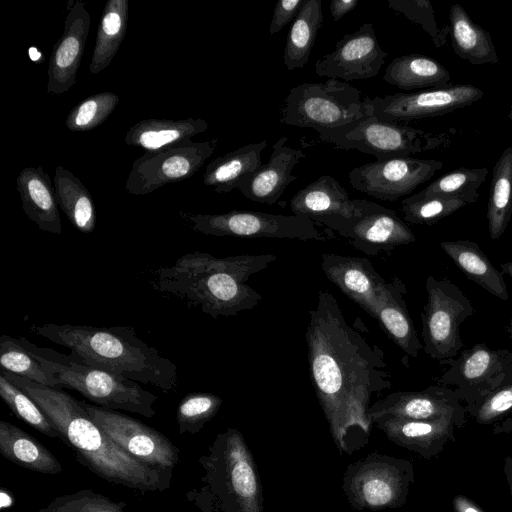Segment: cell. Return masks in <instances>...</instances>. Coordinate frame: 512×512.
<instances>
[{
    "mask_svg": "<svg viewBox=\"0 0 512 512\" xmlns=\"http://www.w3.org/2000/svg\"><path fill=\"white\" fill-rule=\"evenodd\" d=\"M307 358L315 394L341 451L351 452V438H366L367 412L374 396L391 387L383 351L346 321L337 299L321 290L309 310Z\"/></svg>",
    "mask_w": 512,
    "mask_h": 512,
    "instance_id": "1",
    "label": "cell"
},
{
    "mask_svg": "<svg viewBox=\"0 0 512 512\" xmlns=\"http://www.w3.org/2000/svg\"><path fill=\"white\" fill-rule=\"evenodd\" d=\"M42 409L60 440L77 460L103 480L142 492L164 491L171 477L134 459L94 422L78 401L62 389L35 383L8 371L1 372Z\"/></svg>",
    "mask_w": 512,
    "mask_h": 512,
    "instance_id": "2",
    "label": "cell"
},
{
    "mask_svg": "<svg viewBox=\"0 0 512 512\" xmlns=\"http://www.w3.org/2000/svg\"><path fill=\"white\" fill-rule=\"evenodd\" d=\"M275 260L273 254L216 258L206 252H192L172 266L158 268L154 285L160 292L199 307L212 318L236 316L261 301V294L246 281Z\"/></svg>",
    "mask_w": 512,
    "mask_h": 512,
    "instance_id": "3",
    "label": "cell"
},
{
    "mask_svg": "<svg viewBox=\"0 0 512 512\" xmlns=\"http://www.w3.org/2000/svg\"><path fill=\"white\" fill-rule=\"evenodd\" d=\"M31 330L68 348L81 364L150 384L165 393L178 387L176 364L140 339L132 327L46 323L33 325Z\"/></svg>",
    "mask_w": 512,
    "mask_h": 512,
    "instance_id": "4",
    "label": "cell"
},
{
    "mask_svg": "<svg viewBox=\"0 0 512 512\" xmlns=\"http://www.w3.org/2000/svg\"><path fill=\"white\" fill-rule=\"evenodd\" d=\"M199 463L204 474L187 502L201 512H262L259 477L238 430L219 433Z\"/></svg>",
    "mask_w": 512,
    "mask_h": 512,
    "instance_id": "5",
    "label": "cell"
},
{
    "mask_svg": "<svg viewBox=\"0 0 512 512\" xmlns=\"http://www.w3.org/2000/svg\"><path fill=\"white\" fill-rule=\"evenodd\" d=\"M19 341L33 352L45 370L57 378L61 388L75 390L102 408L125 410L147 418L156 415L154 404L158 396L138 382L81 364L71 356L51 349L38 348L25 338Z\"/></svg>",
    "mask_w": 512,
    "mask_h": 512,
    "instance_id": "6",
    "label": "cell"
},
{
    "mask_svg": "<svg viewBox=\"0 0 512 512\" xmlns=\"http://www.w3.org/2000/svg\"><path fill=\"white\" fill-rule=\"evenodd\" d=\"M367 116L360 90L347 82L328 79L291 88L281 109L280 122L316 131L339 128Z\"/></svg>",
    "mask_w": 512,
    "mask_h": 512,
    "instance_id": "7",
    "label": "cell"
},
{
    "mask_svg": "<svg viewBox=\"0 0 512 512\" xmlns=\"http://www.w3.org/2000/svg\"><path fill=\"white\" fill-rule=\"evenodd\" d=\"M427 302L421 312L424 352L441 363L455 358L463 349L460 325L475 314L464 292L447 278L429 275L425 282Z\"/></svg>",
    "mask_w": 512,
    "mask_h": 512,
    "instance_id": "8",
    "label": "cell"
},
{
    "mask_svg": "<svg viewBox=\"0 0 512 512\" xmlns=\"http://www.w3.org/2000/svg\"><path fill=\"white\" fill-rule=\"evenodd\" d=\"M316 131L321 141L339 149L373 155L377 161L409 157L435 144L434 139L420 129L375 116L363 117L339 128Z\"/></svg>",
    "mask_w": 512,
    "mask_h": 512,
    "instance_id": "9",
    "label": "cell"
},
{
    "mask_svg": "<svg viewBox=\"0 0 512 512\" xmlns=\"http://www.w3.org/2000/svg\"><path fill=\"white\" fill-rule=\"evenodd\" d=\"M414 475L409 460L371 454L347 469L343 489L355 508H395L406 502Z\"/></svg>",
    "mask_w": 512,
    "mask_h": 512,
    "instance_id": "10",
    "label": "cell"
},
{
    "mask_svg": "<svg viewBox=\"0 0 512 512\" xmlns=\"http://www.w3.org/2000/svg\"><path fill=\"white\" fill-rule=\"evenodd\" d=\"M187 219L196 232L209 236L242 238H280L327 240L334 235L320 224L298 215H279L259 211L232 210L223 214H192Z\"/></svg>",
    "mask_w": 512,
    "mask_h": 512,
    "instance_id": "11",
    "label": "cell"
},
{
    "mask_svg": "<svg viewBox=\"0 0 512 512\" xmlns=\"http://www.w3.org/2000/svg\"><path fill=\"white\" fill-rule=\"evenodd\" d=\"M457 356L442 363L447 364L448 368L438 383L452 388L465 404V409L512 384V351L506 348L492 349L484 343H477L462 349Z\"/></svg>",
    "mask_w": 512,
    "mask_h": 512,
    "instance_id": "12",
    "label": "cell"
},
{
    "mask_svg": "<svg viewBox=\"0 0 512 512\" xmlns=\"http://www.w3.org/2000/svg\"><path fill=\"white\" fill-rule=\"evenodd\" d=\"M94 422L113 442L139 462L171 477L179 449L158 430L140 420L81 401Z\"/></svg>",
    "mask_w": 512,
    "mask_h": 512,
    "instance_id": "13",
    "label": "cell"
},
{
    "mask_svg": "<svg viewBox=\"0 0 512 512\" xmlns=\"http://www.w3.org/2000/svg\"><path fill=\"white\" fill-rule=\"evenodd\" d=\"M218 140H192L160 151L146 152L134 160L125 190L136 196L154 192L164 185L191 178L214 153Z\"/></svg>",
    "mask_w": 512,
    "mask_h": 512,
    "instance_id": "14",
    "label": "cell"
},
{
    "mask_svg": "<svg viewBox=\"0 0 512 512\" xmlns=\"http://www.w3.org/2000/svg\"><path fill=\"white\" fill-rule=\"evenodd\" d=\"M483 95L484 92L474 85L452 84L445 88L414 93L365 97L363 103L369 116L406 123L451 113L472 105Z\"/></svg>",
    "mask_w": 512,
    "mask_h": 512,
    "instance_id": "15",
    "label": "cell"
},
{
    "mask_svg": "<svg viewBox=\"0 0 512 512\" xmlns=\"http://www.w3.org/2000/svg\"><path fill=\"white\" fill-rule=\"evenodd\" d=\"M443 167L435 159L411 156L374 161L353 168L348 173L352 188L384 201H396L427 182Z\"/></svg>",
    "mask_w": 512,
    "mask_h": 512,
    "instance_id": "16",
    "label": "cell"
},
{
    "mask_svg": "<svg viewBox=\"0 0 512 512\" xmlns=\"http://www.w3.org/2000/svg\"><path fill=\"white\" fill-rule=\"evenodd\" d=\"M368 418L392 416L410 420L446 421L458 429L467 423L465 406L454 390L442 385L429 386L420 391H398L374 402L368 409Z\"/></svg>",
    "mask_w": 512,
    "mask_h": 512,
    "instance_id": "17",
    "label": "cell"
},
{
    "mask_svg": "<svg viewBox=\"0 0 512 512\" xmlns=\"http://www.w3.org/2000/svg\"><path fill=\"white\" fill-rule=\"evenodd\" d=\"M355 202V215L338 231L355 249L375 256L416 241L412 230L394 210L366 199Z\"/></svg>",
    "mask_w": 512,
    "mask_h": 512,
    "instance_id": "18",
    "label": "cell"
},
{
    "mask_svg": "<svg viewBox=\"0 0 512 512\" xmlns=\"http://www.w3.org/2000/svg\"><path fill=\"white\" fill-rule=\"evenodd\" d=\"M388 56L379 45L372 23L362 24L337 41L332 52L314 64L315 73L328 79L366 80L375 77Z\"/></svg>",
    "mask_w": 512,
    "mask_h": 512,
    "instance_id": "19",
    "label": "cell"
},
{
    "mask_svg": "<svg viewBox=\"0 0 512 512\" xmlns=\"http://www.w3.org/2000/svg\"><path fill=\"white\" fill-rule=\"evenodd\" d=\"M91 18L85 4L76 0L64 20L61 37L54 44L48 64L47 93L60 95L76 83Z\"/></svg>",
    "mask_w": 512,
    "mask_h": 512,
    "instance_id": "20",
    "label": "cell"
},
{
    "mask_svg": "<svg viewBox=\"0 0 512 512\" xmlns=\"http://www.w3.org/2000/svg\"><path fill=\"white\" fill-rule=\"evenodd\" d=\"M321 267L329 281L375 319L387 281L369 259L323 253Z\"/></svg>",
    "mask_w": 512,
    "mask_h": 512,
    "instance_id": "21",
    "label": "cell"
},
{
    "mask_svg": "<svg viewBox=\"0 0 512 512\" xmlns=\"http://www.w3.org/2000/svg\"><path fill=\"white\" fill-rule=\"evenodd\" d=\"M293 214L303 216L338 232L356 213L355 199L332 176L321 175L291 199Z\"/></svg>",
    "mask_w": 512,
    "mask_h": 512,
    "instance_id": "22",
    "label": "cell"
},
{
    "mask_svg": "<svg viewBox=\"0 0 512 512\" xmlns=\"http://www.w3.org/2000/svg\"><path fill=\"white\" fill-rule=\"evenodd\" d=\"M287 141L286 136L278 139L273 144L268 162L238 185L237 189L247 199L268 205L276 204L287 186L297 179L292 171L306 155L300 149L287 146Z\"/></svg>",
    "mask_w": 512,
    "mask_h": 512,
    "instance_id": "23",
    "label": "cell"
},
{
    "mask_svg": "<svg viewBox=\"0 0 512 512\" xmlns=\"http://www.w3.org/2000/svg\"><path fill=\"white\" fill-rule=\"evenodd\" d=\"M396 445L422 458L438 457L449 442H456L455 426L446 421H422L380 416L371 420Z\"/></svg>",
    "mask_w": 512,
    "mask_h": 512,
    "instance_id": "24",
    "label": "cell"
},
{
    "mask_svg": "<svg viewBox=\"0 0 512 512\" xmlns=\"http://www.w3.org/2000/svg\"><path fill=\"white\" fill-rule=\"evenodd\" d=\"M22 209L40 230L62 233L54 184L43 166L26 167L16 178Z\"/></svg>",
    "mask_w": 512,
    "mask_h": 512,
    "instance_id": "25",
    "label": "cell"
},
{
    "mask_svg": "<svg viewBox=\"0 0 512 512\" xmlns=\"http://www.w3.org/2000/svg\"><path fill=\"white\" fill-rule=\"evenodd\" d=\"M406 292L400 278L393 277L387 281L375 319L401 350L415 358L423 345L407 309Z\"/></svg>",
    "mask_w": 512,
    "mask_h": 512,
    "instance_id": "26",
    "label": "cell"
},
{
    "mask_svg": "<svg viewBox=\"0 0 512 512\" xmlns=\"http://www.w3.org/2000/svg\"><path fill=\"white\" fill-rule=\"evenodd\" d=\"M207 129L208 123L200 118L144 119L128 129L124 141L129 146L154 152L188 142Z\"/></svg>",
    "mask_w": 512,
    "mask_h": 512,
    "instance_id": "27",
    "label": "cell"
},
{
    "mask_svg": "<svg viewBox=\"0 0 512 512\" xmlns=\"http://www.w3.org/2000/svg\"><path fill=\"white\" fill-rule=\"evenodd\" d=\"M440 247L469 280L500 300H508L504 274L491 263L476 242L442 241Z\"/></svg>",
    "mask_w": 512,
    "mask_h": 512,
    "instance_id": "28",
    "label": "cell"
},
{
    "mask_svg": "<svg viewBox=\"0 0 512 512\" xmlns=\"http://www.w3.org/2000/svg\"><path fill=\"white\" fill-rule=\"evenodd\" d=\"M0 453L12 463L33 472L56 475L63 467L51 451L18 426L0 421Z\"/></svg>",
    "mask_w": 512,
    "mask_h": 512,
    "instance_id": "29",
    "label": "cell"
},
{
    "mask_svg": "<svg viewBox=\"0 0 512 512\" xmlns=\"http://www.w3.org/2000/svg\"><path fill=\"white\" fill-rule=\"evenodd\" d=\"M267 140L250 143L212 160L205 169L203 183L216 193H229L252 175L262 163Z\"/></svg>",
    "mask_w": 512,
    "mask_h": 512,
    "instance_id": "30",
    "label": "cell"
},
{
    "mask_svg": "<svg viewBox=\"0 0 512 512\" xmlns=\"http://www.w3.org/2000/svg\"><path fill=\"white\" fill-rule=\"evenodd\" d=\"M383 80L402 90L440 89L452 85L451 75L441 63L416 53L394 58L387 66Z\"/></svg>",
    "mask_w": 512,
    "mask_h": 512,
    "instance_id": "31",
    "label": "cell"
},
{
    "mask_svg": "<svg viewBox=\"0 0 512 512\" xmlns=\"http://www.w3.org/2000/svg\"><path fill=\"white\" fill-rule=\"evenodd\" d=\"M452 48L457 56L473 65L499 62L490 33L475 24L458 3L449 10Z\"/></svg>",
    "mask_w": 512,
    "mask_h": 512,
    "instance_id": "32",
    "label": "cell"
},
{
    "mask_svg": "<svg viewBox=\"0 0 512 512\" xmlns=\"http://www.w3.org/2000/svg\"><path fill=\"white\" fill-rule=\"evenodd\" d=\"M53 184L58 206L70 223L82 233H91L96 226V209L89 190L60 165L55 169Z\"/></svg>",
    "mask_w": 512,
    "mask_h": 512,
    "instance_id": "33",
    "label": "cell"
},
{
    "mask_svg": "<svg viewBox=\"0 0 512 512\" xmlns=\"http://www.w3.org/2000/svg\"><path fill=\"white\" fill-rule=\"evenodd\" d=\"M128 25V1L108 0L98 25L89 71L98 74L107 68L120 48Z\"/></svg>",
    "mask_w": 512,
    "mask_h": 512,
    "instance_id": "34",
    "label": "cell"
},
{
    "mask_svg": "<svg viewBox=\"0 0 512 512\" xmlns=\"http://www.w3.org/2000/svg\"><path fill=\"white\" fill-rule=\"evenodd\" d=\"M323 18L322 1L306 0L286 39L283 60L289 71L303 68L308 63Z\"/></svg>",
    "mask_w": 512,
    "mask_h": 512,
    "instance_id": "35",
    "label": "cell"
},
{
    "mask_svg": "<svg viewBox=\"0 0 512 512\" xmlns=\"http://www.w3.org/2000/svg\"><path fill=\"white\" fill-rule=\"evenodd\" d=\"M512 217V146L501 153L493 167L487 222L490 238L498 240Z\"/></svg>",
    "mask_w": 512,
    "mask_h": 512,
    "instance_id": "36",
    "label": "cell"
},
{
    "mask_svg": "<svg viewBox=\"0 0 512 512\" xmlns=\"http://www.w3.org/2000/svg\"><path fill=\"white\" fill-rule=\"evenodd\" d=\"M0 366L1 370L35 383L62 389L57 378L42 367L33 352L22 345L19 339L7 335L0 337Z\"/></svg>",
    "mask_w": 512,
    "mask_h": 512,
    "instance_id": "37",
    "label": "cell"
},
{
    "mask_svg": "<svg viewBox=\"0 0 512 512\" xmlns=\"http://www.w3.org/2000/svg\"><path fill=\"white\" fill-rule=\"evenodd\" d=\"M487 175L486 167H460L440 176L416 195L449 196L459 198L467 204L475 203L479 198L478 189L486 180Z\"/></svg>",
    "mask_w": 512,
    "mask_h": 512,
    "instance_id": "38",
    "label": "cell"
},
{
    "mask_svg": "<svg viewBox=\"0 0 512 512\" xmlns=\"http://www.w3.org/2000/svg\"><path fill=\"white\" fill-rule=\"evenodd\" d=\"M0 396L19 419L48 437L60 439L57 429L38 404L2 373H0Z\"/></svg>",
    "mask_w": 512,
    "mask_h": 512,
    "instance_id": "39",
    "label": "cell"
},
{
    "mask_svg": "<svg viewBox=\"0 0 512 512\" xmlns=\"http://www.w3.org/2000/svg\"><path fill=\"white\" fill-rule=\"evenodd\" d=\"M463 200L449 196H418L402 200L404 220L415 225H433L466 206Z\"/></svg>",
    "mask_w": 512,
    "mask_h": 512,
    "instance_id": "40",
    "label": "cell"
},
{
    "mask_svg": "<svg viewBox=\"0 0 512 512\" xmlns=\"http://www.w3.org/2000/svg\"><path fill=\"white\" fill-rule=\"evenodd\" d=\"M119 101V96L113 92L88 96L69 111L65 126L73 132L93 130L112 114Z\"/></svg>",
    "mask_w": 512,
    "mask_h": 512,
    "instance_id": "41",
    "label": "cell"
},
{
    "mask_svg": "<svg viewBox=\"0 0 512 512\" xmlns=\"http://www.w3.org/2000/svg\"><path fill=\"white\" fill-rule=\"evenodd\" d=\"M222 406V399L212 393L194 392L184 396L176 411L179 434H196Z\"/></svg>",
    "mask_w": 512,
    "mask_h": 512,
    "instance_id": "42",
    "label": "cell"
},
{
    "mask_svg": "<svg viewBox=\"0 0 512 512\" xmlns=\"http://www.w3.org/2000/svg\"><path fill=\"white\" fill-rule=\"evenodd\" d=\"M125 502H115L92 489L55 497L38 512H137L125 509Z\"/></svg>",
    "mask_w": 512,
    "mask_h": 512,
    "instance_id": "43",
    "label": "cell"
},
{
    "mask_svg": "<svg viewBox=\"0 0 512 512\" xmlns=\"http://www.w3.org/2000/svg\"><path fill=\"white\" fill-rule=\"evenodd\" d=\"M512 410V384L506 385L489 394L481 402L467 408V415L477 424L490 425L504 419Z\"/></svg>",
    "mask_w": 512,
    "mask_h": 512,
    "instance_id": "44",
    "label": "cell"
},
{
    "mask_svg": "<svg viewBox=\"0 0 512 512\" xmlns=\"http://www.w3.org/2000/svg\"><path fill=\"white\" fill-rule=\"evenodd\" d=\"M388 5L394 11L403 14L407 19L420 24L434 39H437L433 10L428 1L388 0Z\"/></svg>",
    "mask_w": 512,
    "mask_h": 512,
    "instance_id": "45",
    "label": "cell"
},
{
    "mask_svg": "<svg viewBox=\"0 0 512 512\" xmlns=\"http://www.w3.org/2000/svg\"><path fill=\"white\" fill-rule=\"evenodd\" d=\"M306 0H280L273 9L269 26L270 35L278 33L282 28L295 19Z\"/></svg>",
    "mask_w": 512,
    "mask_h": 512,
    "instance_id": "46",
    "label": "cell"
},
{
    "mask_svg": "<svg viewBox=\"0 0 512 512\" xmlns=\"http://www.w3.org/2000/svg\"><path fill=\"white\" fill-rule=\"evenodd\" d=\"M358 0H333L330 2L329 9L334 21L340 20L343 16L354 10L358 5Z\"/></svg>",
    "mask_w": 512,
    "mask_h": 512,
    "instance_id": "47",
    "label": "cell"
},
{
    "mask_svg": "<svg viewBox=\"0 0 512 512\" xmlns=\"http://www.w3.org/2000/svg\"><path fill=\"white\" fill-rule=\"evenodd\" d=\"M452 508L454 512H485L473 500L462 494L453 497Z\"/></svg>",
    "mask_w": 512,
    "mask_h": 512,
    "instance_id": "48",
    "label": "cell"
},
{
    "mask_svg": "<svg viewBox=\"0 0 512 512\" xmlns=\"http://www.w3.org/2000/svg\"><path fill=\"white\" fill-rule=\"evenodd\" d=\"M492 432L495 435L512 433V417H506L495 423L493 425Z\"/></svg>",
    "mask_w": 512,
    "mask_h": 512,
    "instance_id": "49",
    "label": "cell"
},
{
    "mask_svg": "<svg viewBox=\"0 0 512 512\" xmlns=\"http://www.w3.org/2000/svg\"><path fill=\"white\" fill-rule=\"evenodd\" d=\"M503 471L508 484L512 504V456H506L504 458Z\"/></svg>",
    "mask_w": 512,
    "mask_h": 512,
    "instance_id": "50",
    "label": "cell"
},
{
    "mask_svg": "<svg viewBox=\"0 0 512 512\" xmlns=\"http://www.w3.org/2000/svg\"><path fill=\"white\" fill-rule=\"evenodd\" d=\"M500 268L502 273L508 275L512 280V261L501 263Z\"/></svg>",
    "mask_w": 512,
    "mask_h": 512,
    "instance_id": "51",
    "label": "cell"
},
{
    "mask_svg": "<svg viewBox=\"0 0 512 512\" xmlns=\"http://www.w3.org/2000/svg\"><path fill=\"white\" fill-rule=\"evenodd\" d=\"M37 55H42L41 52L36 47L29 48V56L32 61L38 62L40 57Z\"/></svg>",
    "mask_w": 512,
    "mask_h": 512,
    "instance_id": "52",
    "label": "cell"
},
{
    "mask_svg": "<svg viewBox=\"0 0 512 512\" xmlns=\"http://www.w3.org/2000/svg\"><path fill=\"white\" fill-rule=\"evenodd\" d=\"M505 329H506V332L508 333L509 337L512 340V318L510 319V321Z\"/></svg>",
    "mask_w": 512,
    "mask_h": 512,
    "instance_id": "53",
    "label": "cell"
},
{
    "mask_svg": "<svg viewBox=\"0 0 512 512\" xmlns=\"http://www.w3.org/2000/svg\"><path fill=\"white\" fill-rule=\"evenodd\" d=\"M508 119L512 120V105L510 107L509 113L507 115Z\"/></svg>",
    "mask_w": 512,
    "mask_h": 512,
    "instance_id": "54",
    "label": "cell"
}]
</instances>
